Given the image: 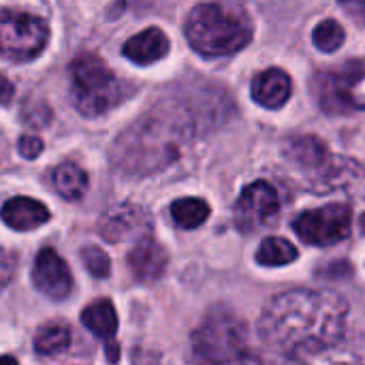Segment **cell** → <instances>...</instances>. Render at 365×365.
<instances>
[{"instance_id":"cell-17","label":"cell","mask_w":365,"mask_h":365,"mask_svg":"<svg viewBox=\"0 0 365 365\" xmlns=\"http://www.w3.org/2000/svg\"><path fill=\"white\" fill-rule=\"evenodd\" d=\"M122 51L135 64H154L169 53V38L160 28H148L130 36Z\"/></svg>"},{"instance_id":"cell-10","label":"cell","mask_w":365,"mask_h":365,"mask_svg":"<svg viewBox=\"0 0 365 365\" xmlns=\"http://www.w3.org/2000/svg\"><path fill=\"white\" fill-rule=\"evenodd\" d=\"M278 212H280L278 190L269 182L259 180L242 190L235 203L233 220L242 233H255L261 227L269 225Z\"/></svg>"},{"instance_id":"cell-8","label":"cell","mask_w":365,"mask_h":365,"mask_svg":"<svg viewBox=\"0 0 365 365\" xmlns=\"http://www.w3.org/2000/svg\"><path fill=\"white\" fill-rule=\"evenodd\" d=\"M353 212L344 203H331L319 210L304 212L293 220V231L302 242L312 246H334L351 235Z\"/></svg>"},{"instance_id":"cell-18","label":"cell","mask_w":365,"mask_h":365,"mask_svg":"<svg viewBox=\"0 0 365 365\" xmlns=\"http://www.w3.org/2000/svg\"><path fill=\"white\" fill-rule=\"evenodd\" d=\"M284 158L291 160L295 167H299L304 173H312L331 152L329 148L312 135H304V137H295L291 141H287L284 145Z\"/></svg>"},{"instance_id":"cell-26","label":"cell","mask_w":365,"mask_h":365,"mask_svg":"<svg viewBox=\"0 0 365 365\" xmlns=\"http://www.w3.org/2000/svg\"><path fill=\"white\" fill-rule=\"evenodd\" d=\"M17 150L24 158H36L41 152H43V141L38 137H32V135H24L17 143Z\"/></svg>"},{"instance_id":"cell-20","label":"cell","mask_w":365,"mask_h":365,"mask_svg":"<svg viewBox=\"0 0 365 365\" xmlns=\"http://www.w3.org/2000/svg\"><path fill=\"white\" fill-rule=\"evenodd\" d=\"M171 216H173V222L180 227V229H197L201 227L207 218H210V205L203 201V199H178L173 205H171Z\"/></svg>"},{"instance_id":"cell-13","label":"cell","mask_w":365,"mask_h":365,"mask_svg":"<svg viewBox=\"0 0 365 365\" xmlns=\"http://www.w3.org/2000/svg\"><path fill=\"white\" fill-rule=\"evenodd\" d=\"M167 263H169L167 250L156 240H152V235L137 240L135 248L128 252V267L139 282L158 280L165 274Z\"/></svg>"},{"instance_id":"cell-3","label":"cell","mask_w":365,"mask_h":365,"mask_svg":"<svg viewBox=\"0 0 365 365\" xmlns=\"http://www.w3.org/2000/svg\"><path fill=\"white\" fill-rule=\"evenodd\" d=\"M190 47L205 58L231 56L252 38V21L242 6L229 2H201L186 19Z\"/></svg>"},{"instance_id":"cell-23","label":"cell","mask_w":365,"mask_h":365,"mask_svg":"<svg viewBox=\"0 0 365 365\" xmlns=\"http://www.w3.org/2000/svg\"><path fill=\"white\" fill-rule=\"evenodd\" d=\"M312 38H314V45L325 51V53H331L336 49H340L344 45V38H346V32L344 28L336 21V19H325L321 21L314 32H312Z\"/></svg>"},{"instance_id":"cell-28","label":"cell","mask_w":365,"mask_h":365,"mask_svg":"<svg viewBox=\"0 0 365 365\" xmlns=\"http://www.w3.org/2000/svg\"><path fill=\"white\" fill-rule=\"evenodd\" d=\"M344 11L357 21H365V0H340Z\"/></svg>"},{"instance_id":"cell-25","label":"cell","mask_w":365,"mask_h":365,"mask_svg":"<svg viewBox=\"0 0 365 365\" xmlns=\"http://www.w3.org/2000/svg\"><path fill=\"white\" fill-rule=\"evenodd\" d=\"M21 118H24V122L32 124L34 128H45V124L51 120V111L45 103L26 101V105L21 109Z\"/></svg>"},{"instance_id":"cell-14","label":"cell","mask_w":365,"mask_h":365,"mask_svg":"<svg viewBox=\"0 0 365 365\" xmlns=\"http://www.w3.org/2000/svg\"><path fill=\"white\" fill-rule=\"evenodd\" d=\"M81 323L96 336L98 340H105L107 344V359L115 361L120 357V349L113 342V336L118 331V314L109 299H96L90 306L81 310Z\"/></svg>"},{"instance_id":"cell-11","label":"cell","mask_w":365,"mask_h":365,"mask_svg":"<svg viewBox=\"0 0 365 365\" xmlns=\"http://www.w3.org/2000/svg\"><path fill=\"white\" fill-rule=\"evenodd\" d=\"M98 231L107 242L120 244L128 240H141L152 233L150 214L133 203H122L111 207L98 222Z\"/></svg>"},{"instance_id":"cell-22","label":"cell","mask_w":365,"mask_h":365,"mask_svg":"<svg viewBox=\"0 0 365 365\" xmlns=\"http://www.w3.org/2000/svg\"><path fill=\"white\" fill-rule=\"evenodd\" d=\"M71 346V329L64 325L41 327L34 338V349L38 355H60Z\"/></svg>"},{"instance_id":"cell-19","label":"cell","mask_w":365,"mask_h":365,"mask_svg":"<svg viewBox=\"0 0 365 365\" xmlns=\"http://www.w3.org/2000/svg\"><path fill=\"white\" fill-rule=\"evenodd\" d=\"M53 186L66 201H79L88 190V175L75 163H64L53 171Z\"/></svg>"},{"instance_id":"cell-27","label":"cell","mask_w":365,"mask_h":365,"mask_svg":"<svg viewBox=\"0 0 365 365\" xmlns=\"http://www.w3.org/2000/svg\"><path fill=\"white\" fill-rule=\"evenodd\" d=\"M13 272H15V261H13V257H11L4 248H0V289L6 287V284L11 282Z\"/></svg>"},{"instance_id":"cell-15","label":"cell","mask_w":365,"mask_h":365,"mask_svg":"<svg viewBox=\"0 0 365 365\" xmlns=\"http://www.w3.org/2000/svg\"><path fill=\"white\" fill-rule=\"evenodd\" d=\"M0 218H2L4 225H9L15 231H32V229H38L41 225L49 222L51 214L36 199H30V197H13V199H9L2 205Z\"/></svg>"},{"instance_id":"cell-2","label":"cell","mask_w":365,"mask_h":365,"mask_svg":"<svg viewBox=\"0 0 365 365\" xmlns=\"http://www.w3.org/2000/svg\"><path fill=\"white\" fill-rule=\"evenodd\" d=\"M186 124L173 111H160V107L128 130H124L111 150L115 169L130 175H148L165 169L180 154Z\"/></svg>"},{"instance_id":"cell-4","label":"cell","mask_w":365,"mask_h":365,"mask_svg":"<svg viewBox=\"0 0 365 365\" xmlns=\"http://www.w3.org/2000/svg\"><path fill=\"white\" fill-rule=\"evenodd\" d=\"M192 349L203 361H244L248 357L246 325L231 310L216 308L192 331Z\"/></svg>"},{"instance_id":"cell-16","label":"cell","mask_w":365,"mask_h":365,"mask_svg":"<svg viewBox=\"0 0 365 365\" xmlns=\"http://www.w3.org/2000/svg\"><path fill=\"white\" fill-rule=\"evenodd\" d=\"M293 83L282 68H267L252 79V98L265 109H280L291 96Z\"/></svg>"},{"instance_id":"cell-5","label":"cell","mask_w":365,"mask_h":365,"mask_svg":"<svg viewBox=\"0 0 365 365\" xmlns=\"http://www.w3.org/2000/svg\"><path fill=\"white\" fill-rule=\"evenodd\" d=\"M73 103L79 113L94 118L122 98V86L109 66L94 53H79L71 62Z\"/></svg>"},{"instance_id":"cell-24","label":"cell","mask_w":365,"mask_h":365,"mask_svg":"<svg viewBox=\"0 0 365 365\" xmlns=\"http://www.w3.org/2000/svg\"><path fill=\"white\" fill-rule=\"evenodd\" d=\"M81 261L86 263L88 272L94 278H107L111 274V261H109L107 252L96 246H86L81 250Z\"/></svg>"},{"instance_id":"cell-9","label":"cell","mask_w":365,"mask_h":365,"mask_svg":"<svg viewBox=\"0 0 365 365\" xmlns=\"http://www.w3.org/2000/svg\"><path fill=\"white\" fill-rule=\"evenodd\" d=\"M310 175V188L317 192H346L355 199L365 195V167L346 156L329 154Z\"/></svg>"},{"instance_id":"cell-12","label":"cell","mask_w":365,"mask_h":365,"mask_svg":"<svg viewBox=\"0 0 365 365\" xmlns=\"http://www.w3.org/2000/svg\"><path fill=\"white\" fill-rule=\"evenodd\" d=\"M32 282L47 297L64 299L73 289V274L53 248H43L32 267Z\"/></svg>"},{"instance_id":"cell-6","label":"cell","mask_w":365,"mask_h":365,"mask_svg":"<svg viewBox=\"0 0 365 365\" xmlns=\"http://www.w3.org/2000/svg\"><path fill=\"white\" fill-rule=\"evenodd\" d=\"M49 38V28L45 19L2 9L0 11V56L13 62H28L36 58Z\"/></svg>"},{"instance_id":"cell-1","label":"cell","mask_w":365,"mask_h":365,"mask_svg":"<svg viewBox=\"0 0 365 365\" xmlns=\"http://www.w3.org/2000/svg\"><path fill=\"white\" fill-rule=\"evenodd\" d=\"M349 308L329 291L293 289L267 302L259 319L261 340L282 357H310L344 338Z\"/></svg>"},{"instance_id":"cell-7","label":"cell","mask_w":365,"mask_h":365,"mask_svg":"<svg viewBox=\"0 0 365 365\" xmlns=\"http://www.w3.org/2000/svg\"><path fill=\"white\" fill-rule=\"evenodd\" d=\"M364 62L353 60L340 68L317 73L312 81L314 98L325 113H349L365 109V101L355 96V86L364 79Z\"/></svg>"},{"instance_id":"cell-29","label":"cell","mask_w":365,"mask_h":365,"mask_svg":"<svg viewBox=\"0 0 365 365\" xmlns=\"http://www.w3.org/2000/svg\"><path fill=\"white\" fill-rule=\"evenodd\" d=\"M13 94H15V86L4 75H0V105H9L13 101Z\"/></svg>"},{"instance_id":"cell-21","label":"cell","mask_w":365,"mask_h":365,"mask_svg":"<svg viewBox=\"0 0 365 365\" xmlns=\"http://www.w3.org/2000/svg\"><path fill=\"white\" fill-rule=\"evenodd\" d=\"M297 257H299L297 248L282 237H267L257 250V263L265 267H282L293 263Z\"/></svg>"},{"instance_id":"cell-30","label":"cell","mask_w":365,"mask_h":365,"mask_svg":"<svg viewBox=\"0 0 365 365\" xmlns=\"http://www.w3.org/2000/svg\"><path fill=\"white\" fill-rule=\"evenodd\" d=\"M361 229H364V233H365V216L361 218Z\"/></svg>"}]
</instances>
